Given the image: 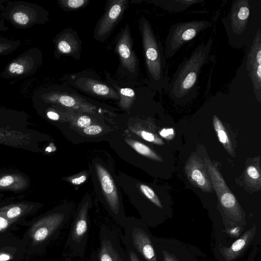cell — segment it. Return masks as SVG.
Returning a JSON list of instances; mask_svg holds the SVG:
<instances>
[{
  "instance_id": "6da1fadb",
  "label": "cell",
  "mask_w": 261,
  "mask_h": 261,
  "mask_svg": "<svg viewBox=\"0 0 261 261\" xmlns=\"http://www.w3.org/2000/svg\"><path fill=\"white\" fill-rule=\"evenodd\" d=\"M221 22L230 46L237 49L248 46L261 30V1H233Z\"/></svg>"
},
{
  "instance_id": "7a4b0ae2",
  "label": "cell",
  "mask_w": 261,
  "mask_h": 261,
  "mask_svg": "<svg viewBox=\"0 0 261 261\" xmlns=\"http://www.w3.org/2000/svg\"><path fill=\"white\" fill-rule=\"evenodd\" d=\"M213 40L199 44L189 58L179 65L166 88L168 95L175 102H186L198 94V77L202 66L207 62Z\"/></svg>"
},
{
  "instance_id": "3957f363",
  "label": "cell",
  "mask_w": 261,
  "mask_h": 261,
  "mask_svg": "<svg viewBox=\"0 0 261 261\" xmlns=\"http://www.w3.org/2000/svg\"><path fill=\"white\" fill-rule=\"evenodd\" d=\"M140 30L150 82L154 89L160 92L166 90L171 78L168 76L162 44L144 17L140 21Z\"/></svg>"
},
{
  "instance_id": "277c9868",
  "label": "cell",
  "mask_w": 261,
  "mask_h": 261,
  "mask_svg": "<svg viewBox=\"0 0 261 261\" xmlns=\"http://www.w3.org/2000/svg\"><path fill=\"white\" fill-rule=\"evenodd\" d=\"M122 227L124 245L130 248L141 261H162L155 246L154 236L142 220L126 217Z\"/></svg>"
},
{
  "instance_id": "5b68a950",
  "label": "cell",
  "mask_w": 261,
  "mask_h": 261,
  "mask_svg": "<svg viewBox=\"0 0 261 261\" xmlns=\"http://www.w3.org/2000/svg\"><path fill=\"white\" fill-rule=\"evenodd\" d=\"M162 261H201L205 254L198 247L170 238L154 237Z\"/></svg>"
},
{
  "instance_id": "8992f818",
  "label": "cell",
  "mask_w": 261,
  "mask_h": 261,
  "mask_svg": "<svg viewBox=\"0 0 261 261\" xmlns=\"http://www.w3.org/2000/svg\"><path fill=\"white\" fill-rule=\"evenodd\" d=\"M212 25L207 20H193L173 24L169 31L165 42V55L172 58L187 42Z\"/></svg>"
},
{
  "instance_id": "52a82bcc",
  "label": "cell",
  "mask_w": 261,
  "mask_h": 261,
  "mask_svg": "<svg viewBox=\"0 0 261 261\" xmlns=\"http://www.w3.org/2000/svg\"><path fill=\"white\" fill-rule=\"evenodd\" d=\"M99 245L93 261H129L122 245V234L116 229L103 225L99 234Z\"/></svg>"
},
{
  "instance_id": "ba28073f",
  "label": "cell",
  "mask_w": 261,
  "mask_h": 261,
  "mask_svg": "<svg viewBox=\"0 0 261 261\" xmlns=\"http://www.w3.org/2000/svg\"><path fill=\"white\" fill-rule=\"evenodd\" d=\"M87 214V206L82 207L77 213L65 243V257L84 258L88 238Z\"/></svg>"
},
{
  "instance_id": "9c48e42d",
  "label": "cell",
  "mask_w": 261,
  "mask_h": 261,
  "mask_svg": "<svg viewBox=\"0 0 261 261\" xmlns=\"http://www.w3.org/2000/svg\"><path fill=\"white\" fill-rule=\"evenodd\" d=\"M260 228L255 224L246 229L242 234L228 246L216 245L213 253L217 261H237L251 245H257L260 239Z\"/></svg>"
},
{
  "instance_id": "30bf717a",
  "label": "cell",
  "mask_w": 261,
  "mask_h": 261,
  "mask_svg": "<svg viewBox=\"0 0 261 261\" xmlns=\"http://www.w3.org/2000/svg\"><path fill=\"white\" fill-rule=\"evenodd\" d=\"M249 47L246 58V68L257 100L261 101V30H259Z\"/></svg>"
},
{
  "instance_id": "8fae6325",
  "label": "cell",
  "mask_w": 261,
  "mask_h": 261,
  "mask_svg": "<svg viewBox=\"0 0 261 261\" xmlns=\"http://www.w3.org/2000/svg\"><path fill=\"white\" fill-rule=\"evenodd\" d=\"M65 217L62 214H53L40 219L31 227L29 234L35 243L47 240L62 227Z\"/></svg>"
},
{
  "instance_id": "7c38bea8",
  "label": "cell",
  "mask_w": 261,
  "mask_h": 261,
  "mask_svg": "<svg viewBox=\"0 0 261 261\" xmlns=\"http://www.w3.org/2000/svg\"><path fill=\"white\" fill-rule=\"evenodd\" d=\"M126 3L125 0L111 1L97 27L95 36L96 38H101L108 36L125 9Z\"/></svg>"
},
{
  "instance_id": "4fadbf2b",
  "label": "cell",
  "mask_w": 261,
  "mask_h": 261,
  "mask_svg": "<svg viewBox=\"0 0 261 261\" xmlns=\"http://www.w3.org/2000/svg\"><path fill=\"white\" fill-rule=\"evenodd\" d=\"M116 50L123 66L129 71L134 72L136 70L137 60L132 49V40L127 25L118 39Z\"/></svg>"
},
{
  "instance_id": "5bb4252c",
  "label": "cell",
  "mask_w": 261,
  "mask_h": 261,
  "mask_svg": "<svg viewBox=\"0 0 261 261\" xmlns=\"http://www.w3.org/2000/svg\"><path fill=\"white\" fill-rule=\"evenodd\" d=\"M76 84L81 89L93 95L103 97L118 98L119 94L111 87L90 78H81Z\"/></svg>"
},
{
  "instance_id": "9a60e30c",
  "label": "cell",
  "mask_w": 261,
  "mask_h": 261,
  "mask_svg": "<svg viewBox=\"0 0 261 261\" xmlns=\"http://www.w3.org/2000/svg\"><path fill=\"white\" fill-rule=\"evenodd\" d=\"M188 174L191 179L203 190L210 191V182L201 165L197 161L191 162L188 168Z\"/></svg>"
},
{
  "instance_id": "2e32d148",
  "label": "cell",
  "mask_w": 261,
  "mask_h": 261,
  "mask_svg": "<svg viewBox=\"0 0 261 261\" xmlns=\"http://www.w3.org/2000/svg\"><path fill=\"white\" fill-rule=\"evenodd\" d=\"M203 0H159L150 2L163 9L171 12H181L194 4L203 2Z\"/></svg>"
},
{
  "instance_id": "e0dca14e",
  "label": "cell",
  "mask_w": 261,
  "mask_h": 261,
  "mask_svg": "<svg viewBox=\"0 0 261 261\" xmlns=\"http://www.w3.org/2000/svg\"><path fill=\"white\" fill-rule=\"evenodd\" d=\"M57 48L61 54L71 55L77 50L79 43L72 35L69 33H66L59 39Z\"/></svg>"
},
{
  "instance_id": "ac0fdd59",
  "label": "cell",
  "mask_w": 261,
  "mask_h": 261,
  "mask_svg": "<svg viewBox=\"0 0 261 261\" xmlns=\"http://www.w3.org/2000/svg\"><path fill=\"white\" fill-rule=\"evenodd\" d=\"M29 210V206L25 204L15 205L0 210V216L13 222L18 217L22 216Z\"/></svg>"
},
{
  "instance_id": "d6986e66",
  "label": "cell",
  "mask_w": 261,
  "mask_h": 261,
  "mask_svg": "<svg viewBox=\"0 0 261 261\" xmlns=\"http://www.w3.org/2000/svg\"><path fill=\"white\" fill-rule=\"evenodd\" d=\"M24 180L15 175H7L0 178V189H19L24 185Z\"/></svg>"
},
{
  "instance_id": "ffe728a7",
  "label": "cell",
  "mask_w": 261,
  "mask_h": 261,
  "mask_svg": "<svg viewBox=\"0 0 261 261\" xmlns=\"http://www.w3.org/2000/svg\"><path fill=\"white\" fill-rule=\"evenodd\" d=\"M120 101V106L123 109L128 110L135 99L134 90L129 88H120L118 90Z\"/></svg>"
},
{
  "instance_id": "44dd1931",
  "label": "cell",
  "mask_w": 261,
  "mask_h": 261,
  "mask_svg": "<svg viewBox=\"0 0 261 261\" xmlns=\"http://www.w3.org/2000/svg\"><path fill=\"white\" fill-rule=\"evenodd\" d=\"M214 126L217 133L219 141L224 145L225 148L229 151L231 150V144L228 138L227 135L225 130V128L222 123L217 117L213 116Z\"/></svg>"
},
{
  "instance_id": "7402d4cb",
  "label": "cell",
  "mask_w": 261,
  "mask_h": 261,
  "mask_svg": "<svg viewBox=\"0 0 261 261\" xmlns=\"http://www.w3.org/2000/svg\"><path fill=\"white\" fill-rule=\"evenodd\" d=\"M54 98L61 105L67 107L74 108L84 105L79 98L68 94H56Z\"/></svg>"
},
{
  "instance_id": "603a6c76",
  "label": "cell",
  "mask_w": 261,
  "mask_h": 261,
  "mask_svg": "<svg viewBox=\"0 0 261 261\" xmlns=\"http://www.w3.org/2000/svg\"><path fill=\"white\" fill-rule=\"evenodd\" d=\"M126 142L140 154L154 160H160L159 157L146 145L134 140H127Z\"/></svg>"
},
{
  "instance_id": "cb8c5ba5",
  "label": "cell",
  "mask_w": 261,
  "mask_h": 261,
  "mask_svg": "<svg viewBox=\"0 0 261 261\" xmlns=\"http://www.w3.org/2000/svg\"><path fill=\"white\" fill-rule=\"evenodd\" d=\"M140 188L144 195L149 200H150L151 202H152L159 209L163 210V206L152 189L149 187L143 184L140 185Z\"/></svg>"
},
{
  "instance_id": "d4e9b609",
  "label": "cell",
  "mask_w": 261,
  "mask_h": 261,
  "mask_svg": "<svg viewBox=\"0 0 261 261\" xmlns=\"http://www.w3.org/2000/svg\"><path fill=\"white\" fill-rule=\"evenodd\" d=\"M87 0H63L61 1V4L66 8L68 9H79L87 3Z\"/></svg>"
},
{
  "instance_id": "484cf974",
  "label": "cell",
  "mask_w": 261,
  "mask_h": 261,
  "mask_svg": "<svg viewBox=\"0 0 261 261\" xmlns=\"http://www.w3.org/2000/svg\"><path fill=\"white\" fill-rule=\"evenodd\" d=\"M13 19L19 24L24 25L28 23L29 18L27 14L22 12H17L13 15Z\"/></svg>"
},
{
  "instance_id": "4316f807",
  "label": "cell",
  "mask_w": 261,
  "mask_h": 261,
  "mask_svg": "<svg viewBox=\"0 0 261 261\" xmlns=\"http://www.w3.org/2000/svg\"><path fill=\"white\" fill-rule=\"evenodd\" d=\"M140 135L143 139L147 141L154 142L158 144L163 143L161 140L156 138L152 134L149 132L145 130H142L140 132Z\"/></svg>"
},
{
  "instance_id": "83f0119b",
  "label": "cell",
  "mask_w": 261,
  "mask_h": 261,
  "mask_svg": "<svg viewBox=\"0 0 261 261\" xmlns=\"http://www.w3.org/2000/svg\"><path fill=\"white\" fill-rule=\"evenodd\" d=\"M84 133L89 135H94L100 133L102 128L98 125H91L84 129Z\"/></svg>"
},
{
  "instance_id": "f1b7e54d",
  "label": "cell",
  "mask_w": 261,
  "mask_h": 261,
  "mask_svg": "<svg viewBox=\"0 0 261 261\" xmlns=\"http://www.w3.org/2000/svg\"><path fill=\"white\" fill-rule=\"evenodd\" d=\"M90 123L91 119L87 116H81L77 120V125L80 127L85 128L89 126Z\"/></svg>"
},
{
  "instance_id": "f546056e",
  "label": "cell",
  "mask_w": 261,
  "mask_h": 261,
  "mask_svg": "<svg viewBox=\"0 0 261 261\" xmlns=\"http://www.w3.org/2000/svg\"><path fill=\"white\" fill-rule=\"evenodd\" d=\"M9 70L11 73H16L17 74H20L23 72L24 67L21 64L16 63H12L10 64Z\"/></svg>"
},
{
  "instance_id": "4dcf8cb0",
  "label": "cell",
  "mask_w": 261,
  "mask_h": 261,
  "mask_svg": "<svg viewBox=\"0 0 261 261\" xmlns=\"http://www.w3.org/2000/svg\"><path fill=\"white\" fill-rule=\"evenodd\" d=\"M12 223V221L0 216V232L5 231Z\"/></svg>"
},
{
  "instance_id": "1f68e13d",
  "label": "cell",
  "mask_w": 261,
  "mask_h": 261,
  "mask_svg": "<svg viewBox=\"0 0 261 261\" xmlns=\"http://www.w3.org/2000/svg\"><path fill=\"white\" fill-rule=\"evenodd\" d=\"M247 172L248 175L253 179H257L259 177V174L255 167L250 166L248 167Z\"/></svg>"
},
{
  "instance_id": "d6a6232c",
  "label": "cell",
  "mask_w": 261,
  "mask_h": 261,
  "mask_svg": "<svg viewBox=\"0 0 261 261\" xmlns=\"http://www.w3.org/2000/svg\"><path fill=\"white\" fill-rule=\"evenodd\" d=\"M160 135L165 138L170 139L174 136V130L172 128H163L160 131Z\"/></svg>"
},
{
  "instance_id": "836d02e7",
  "label": "cell",
  "mask_w": 261,
  "mask_h": 261,
  "mask_svg": "<svg viewBox=\"0 0 261 261\" xmlns=\"http://www.w3.org/2000/svg\"><path fill=\"white\" fill-rule=\"evenodd\" d=\"M124 246L129 261H141L137 254L130 248L125 245Z\"/></svg>"
},
{
  "instance_id": "e575fe53",
  "label": "cell",
  "mask_w": 261,
  "mask_h": 261,
  "mask_svg": "<svg viewBox=\"0 0 261 261\" xmlns=\"http://www.w3.org/2000/svg\"><path fill=\"white\" fill-rule=\"evenodd\" d=\"M258 252V247L257 245H254L246 261H255V258Z\"/></svg>"
},
{
  "instance_id": "d590c367",
  "label": "cell",
  "mask_w": 261,
  "mask_h": 261,
  "mask_svg": "<svg viewBox=\"0 0 261 261\" xmlns=\"http://www.w3.org/2000/svg\"><path fill=\"white\" fill-rule=\"evenodd\" d=\"M13 257V255L8 252L0 251V261H8Z\"/></svg>"
},
{
  "instance_id": "8d00e7d4",
  "label": "cell",
  "mask_w": 261,
  "mask_h": 261,
  "mask_svg": "<svg viewBox=\"0 0 261 261\" xmlns=\"http://www.w3.org/2000/svg\"><path fill=\"white\" fill-rule=\"evenodd\" d=\"M87 177L85 175H82L77 178H74L71 179V182L75 185H80L86 181Z\"/></svg>"
},
{
  "instance_id": "74e56055",
  "label": "cell",
  "mask_w": 261,
  "mask_h": 261,
  "mask_svg": "<svg viewBox=\"0 0 261 261\" xmlns=\"http://www.w3.org/2000/svg\"><path fill=\"white\" fill-rule=\"evenodd\" d=\"M47 116L53 120H58L60 118L59 114L54 111H48L47 113Z\"/></svg>"
},
{
  "instance_id": "f35d334b",
  "label": "cell",
  "mask_w": 261,
  "mask_h": 261,
  "mask_svg": "<svg viewBox=\"0 0 261 261\" xmlns=\"http://www.w3.org/2000/svg\"><path fill=\"white\" fill-rule=\"evenodd\" d=\"M10 133H7V134H6V133L4 134V133H0V143H1L2 141H11L12 140H10V139H8V137L10 138V137L12 136V134L9 135L8 136V134H10Z\"/></svg>"
},
{
  "instance_id": "ab89813d",
  "label": "cell",
  "mask_w": 261,
  "mask_h": 261,
  "mask_svg": "<svg viewBox=\"0 0 261 261\" xmlns=\"http://www.w3.org/2000/svg\"><path fill=\"white\" fill-rule=\"evenodd\" d=\"M64 261H83V260H73L71 257H65V259Z\"/></svg>"
}]
</instances>
